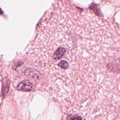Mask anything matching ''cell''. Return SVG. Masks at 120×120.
Returning a JSON list of instances; mask_svg holds the SVG:
<instances>
[{
  "mask_svg": "<svg viewBox=\"0 0 120 120\" xmlns=\"http://www.w3.org/2000/svg\"><path fill=\"white\" fill-rule=\"evenodd\" d=\"M32 89L31 83L28 80H24L18 84L17 89L18 90L22 91H30Z\"/></svg>",
  "mask_w": 120,
  "mask_h": 120,
  "instance_id": "1",
  "label": "cell"
},
{
  "mask_svg": "<svg viewBox=\"0 0 120 120\" xmlns=\"http://www.w3.org/2000/svg\"><path fill=\"white\" fill-rule=\"evenodd\" d=\"M57 66L61 69H66L68 67V62L64 60H61L57 64Z\"/></svg>",
  "mask_w": 120,
  "mask_h": 120,
  "instance_id": "3",
  "label": "cell"
},
{
  "mask_svg": "<svg viewBox=\"0 0 120 120\" xmlns=\"http://www.w3.org/2000/svg\"><path fill=\"white\" fill-rule=\"evenodd\" d=\"M108 67L112 71L117 73L120 72V58L108 64Z\"/></svg>",
  "mask_w": 120,
  "mask_h": 120,
  "instance_id": "2",
  "label": "cell"
}]
</instances>
